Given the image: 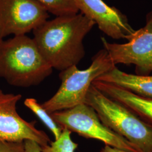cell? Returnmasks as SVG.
Listing matches in <instances>:
<instances>
[{"instance_id": "3957f363", "label": "cell", "mask_w": 152, "mask_h": 152, "mask_svg": "<svg viewBox=\"0 0 152 152\" xmlns=\"http://www.w3.org/2000/svg\"><path fill=\"white\" fill-rule=\"evenodd\" d=\"M85 103L97 113L102 122L129 141L139 152H152V126L129 109L91 85Z\"/></svg>"}, {"instance_id": "30bf717a", "label": "cell", "mask_w": 152, "mask_h": 152, "mask_svg": "<svg viewBox=\"0 0 152 152\" xmlns=\"http://www.w3.org/2000/svg\"><path fill=\"white\" fill-rule=\"evenodd\" d=\"M92 85L105 95L122 104L152 126V99L139 96L105 82L95 80Z\"/></svg>"}, {"instance_id": "8992f818", "label": "cell", "mask_w": 152, "mask_h": 152, "mask_svg": "<svg viewBox=\"0 0 152 152\" xmlns=\"http://www.w3.org/2000/svg\"><path fill=\"white\" fill-rule=\"evenodd\" d=\"M101 40L114 65H135L139 75L152 72V11L147 15L145 26L136 30L127 43H110L104 37Z\"/></svg>"}, {"instance_id": "e0dca14e", "label": "cell", "mask_w": 152, "mask_h": 152, "mask_svg": "<svg viewBox=\"0 0 152 152\" xmlns=\"http://www.w3.org/2000/svg\"><path fill=\"white\" fill-rule=\"evenodd\" d=\"M100 152H130L124 149H121L120 148H115V147H111L108 145H105L104 147H103Z\"/></svg>"}, {"instance_id": "277c9868", "label": "cell", "mask_w": 152, "mask_h": 152, "mask_svg": "<svg viewBox=\"0 0 152 152\" xmlns=\"http://www.w3.org/2000/svg\"><path fill=\"white\" fill-rule=\"evenodd\" d=\"M115 66L107 51L103 49L92 57L91 64L86 69L81 70L73 65L60 71V87L51 98L41 104L42 107L51 114L85 103L94 81Z\"/></svg>"}, {"instance_id": "7a4b0ae2", "label": "cell", "mask_w": 152, "mask_h": 152, "mask_svg": "<svg viewBox=\"0 0 152 152\" xmlns=\"http://www.w3.org/2000/svg\"><path fill=\"white\" fill-rule=\"evenodd\" d=\"M53 70L33 38L20 35L0 40V77L12 86H37L50 76Z\"/></svg>"}, {"instance_id": "9a60e30c", "label": "cell", "mask_w": 152, "mask_h": 152, "mask_svg": "<svg viewBox=\"0 0 152 152\" xmlns=\"http://www.w3.org/2000/svg\"><path fill=\"white\" fill-rule=\"evenodd\" d=\"M0 152H24V141L10 142L0 140Z\"/></svg>"}, {"instance_id": "52a82bcc", "label": "cell", "mask_w": 152, "mask_h": 152, "mask_svg": "<svg viewBox=\"0 0 152 152\" xmlns=\"http://www.w3.org/2000/svg\"><path fill=\"white\" fill-rule=\"evenodd\" d=\"M49 17L36 0H0V40L10 35H26Z\"/></svg>"}, {"instance_id": "5b68a950", "label": "cell", "mask_w": 152, "mask_h": 152, "mask_svg": "<svg viewBox=\"0 0 152 152\" xmlns=\"http://www.w3.org/2000/svg\"><path fill=\"white\" fill-rule=\"evenodd\" d=\"M51 115L63 129L86 139L102 141L105 145L130 152H139L129 141L104 125L96 111L86 103L55 112Z\"/></svg>"}, {"instance_id": "8fae6325", "label": "cell", "mask_w": 152, "mask_h": 152, "mask_svg": "<svg viewBox=\"0 0 152 152\" xmlns=\"http://www.w3.org/2000/svg\"><path fill=\"white\" fill-rule=\"evenodd\" d=\"M95 80L108 82L139 96L152 99V76L127 73L115 66Z\"/></svg>"}, {"instance_id": "4fadbf2b", "label": "cell", "mask_w": 152, "mask_h": 152, "mask_svg": "<svg viewBox=\"0 0 152 152\" xmlns=\"http://www.w3.org/2000/svg\"><path fill=\"white\" fill-rule=\"evenodd\" d=\"M49 13L56 16L76 14L79 12L75 0H36Z\"/></svg>"}, {"instance_id": "ba28073f", "label": "cell", "mask_w": 152, "mask_h": 152, "mask_svg": "<svg viewBox=\"0 0 152 152\" xmlns=\"http://www.w3.org/2000/svg\"><path fill=\"white\" fill-rule=\"evenodd\" d=\"M21 94H6L0 89V140L20 142L31 140L41 147L51 142L44 131L36 128V121L29 122L18 114L16 105Z\"/></svg>"}, {"instance_id": "6da1fadb", "label": "cell", "mask_w": 152, "mask_h": 152, "mask_svg": "<svg viewBox=\"0 0 152 152\" xmlns=\"http://www.w3.org/2000/svg\"><path fill=\"white\" fill-rule=\"evenodd\" d=\"M95 24L81 12L56 16L33 31L44 59L59 71L77 65L85 55L83 41Z\"/></svg>"}, {"instance_id": "9c48e42d", "label": "cell", "mask_w": 152, "mask_h": 152, "mask_svg": "<svg viewBox=\"0 0 152 152\" xmlns=\"http://www.w3.org/2000/svg\"><path fill=\"white\" fill-rule=\"evenodd\" d=\"M75 1L79 12L94 22L109 37L129 41L135 32L125 14L103 0Z\"/></svg>"}, {"instance_id": "2e32d148", "label": "cell", "mask_w": 152, "mask_h": 152, "mask_svg": "<svg viewBox=\"0 0 152 152\" xmlns=\"http://www.w3.org/2000/svg\"><path fill=\"white\" fill-rule=\"evenodd\" d=\"M24 152H41V147L35 141L27 140L24 141Z\"/></svg>"}, {"instance_id": "5bb4252c", "label": "cell", "mask_w": 152, "mask_h": 152, "mask_svg": "<svg viewBox=\"0 0 152 152\" xmlns=\"http://www.w3.org/2000/svg\"><path fill=\"white\" fill-rule=\"evenodd\" d=\"M71 133L67 129H63L58 139L41 147V152H75L78 144L72 140Z\"/></svg>"}, {"instance_id": "7c38bea8", "label": "cell", "mask_w": 152, "mask_h": 152, "mask_svg": "<svg viewBox=\"0 0 152 152\" xmlns=\"http://www.w3.org/2000/svg\"><path fill=\"white\" fill-rule=\"evenodd\" d=\"M24 105L29 109L44 123L54 136L55 140L59 138L63 131V129L58 125L48 113L42 107L41 104L38 103L34 98H27L24 102Z\"/></svg>"}]
</instances>
